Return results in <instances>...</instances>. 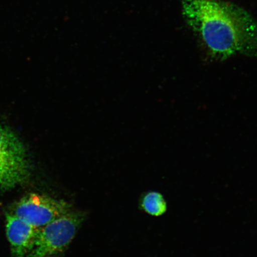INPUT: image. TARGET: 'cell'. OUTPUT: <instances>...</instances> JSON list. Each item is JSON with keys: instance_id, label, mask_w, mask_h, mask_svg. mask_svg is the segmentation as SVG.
Masks as SVG:
<instances>
[{"instance_id": "cell-1", "label": "cell", "mask_w": 257, "mask_h": 257, "mask_svg": "<svg viewBox=\"0 0 257 257\" xmlns=\"http://www.w3.org/2000/svg\"><path fill=\"white\" fill-rule=\"evenodd\" d=\"M183 14L210 53L219 59L257 54V24L238 6L218 0H182Z\"/></svg>"}, {"instance_id": "cell-2", "label": "cell", "mask_w": 257, "mask_h": 257, "mask_svg": "<svg viewBox=\"0 0 257 257\" xmlns=\"http://www.w3.org/2000/svg\"><path fill=\"white\" fill-rule=\"evenodd\" d=\"M27 149L11 128L0 123V191L23 184L30 175Z\"/></svg>"}, {"instance_id": "cell-3", "label": "cell", "mask_w": 257, "mask_h": 257, "mask_svg": "<svg viewBox=\"0 0 257 257\" xmlns=\"http://www.w3.org/2000/svg\"><path fill=\"white\" fill-rule=\"evenodd\" d=\"M85 217L82 211L70 210L39 228L27 257H52L63 252L75 237Z\"/></svg>"}, {"instance_id": "cell-4", "label": "cell", "mask_w": 257, "mask_h": 257, "mask_svg": "<svg viewBox=\"0 0 257 257\" xmlns=\"http://www.w3.org/2000/svg\"><path fill=\"white\" fill-rule=\"evenodd\" d=\"M71 210V205L47 196L31 194L15 205L14 214L26 222L41 228Z\"/></svg>"}, {"instance_id": "cell-5", "label": "cell", "mask_w": 257, "mask_h": 257, "mask_svg": "<svg viewBox=\"0 0 257 257\" xmlns=\"http://www.w3.org/2000/svg\"><path fill=\"white\" fill-rule=\"evenodd\" d=\"M13 213L6 215V232L13 257H27L33 248L38 230Z\"/></svg>"}, {"instance_id": "cell-6", "label": "cell", "mask_w": 257, "mask_h": 257, "mask_svg": "<svg viewBox=\"0 0 257 257\" xmlns=\"http://www.w3.org/2000/svg\"><path fill=\"white\" fill-rule=\"evenodd\" d=\"M141 205L147 214L154 217L162 216L168 211L166 199L158 192H148L143 197Z\"/></svg>"}]
</instances>
